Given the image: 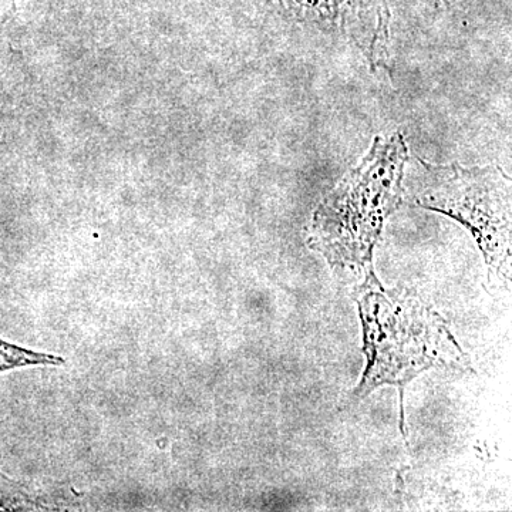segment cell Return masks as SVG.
Returning a JSON list of instances; mask_svg holds the SVG:
<instances>
[{
  "label": "cell",
  "instance_id": "1",
  "mask_svg": "<svg viewBox=\"0 0 512 512\" xmlns=\"http://www.w3.org/2000/svg\"><path fill=\"white\" fill-rule=\"evenodd\" d=\"M356 301L367 366L353 397L362 400L377 387L396 386L404 426V389L414 377L439 367L463 372L470 363L439 313L412 292L386 291L372 268L357 288Z\"/></svg>",
  "mask_w": 512,
  "mask_h": 512
},
{
  "label": "cell",
  "instance_id": "2",
  "mask_svg": "<svg viewBox=\"0 0 512 512\" xmlns=\"http://www.w3.org/2000/svg\"><path fill=\"white\" fill-rule=\"evenodd\" d=\"M407 163L402 134L376 137L367 156L316 208L308 239L312 249L338 268H372L384 221L402 204Z\"/></svg>",
  "mask_w": 512,
  "mask_h": 512
},
{
  "label": "cell",
  "instance_id": "3",
  "mask_svg": "<svg viewBox=\"0 0 512 512\" xmlns=\"http://www.w3.org/2000/svg\"><path fill=\"white\" fill-rule=\"evenodd\" d=\"M409 194L413 204L470 229L487 265L510 279L511 180L501 168L436 165L414 157Z\"/></svg>",
  "mask_w": 512,
  "mask_h": 512
},
{
  "label": "cell",
  "instance_id": "4",
  "mask_svg": "<svg viewBox=\"0 0 512 512\" xmlns=\"http://www.w3.org/2000/svg\"><path fill=\"white\" fill-rule=\"evenodd\" d=\"M291 18L348 33L373 69H389L387 0H279Z\"/></svg>",
  "mask_w": 512,
  "mask_h": 512
},
{
  "label": "cell",
  "instance_id": "5",
  "mask_svg": "<svg viewBox=\"0 0 512 512\" xmlns=\"http://www.w3.org/2000/svg\"><path fill=\"white\" fill-rule=\"evenodd\" d=\"M63 363V357L33 352V350L19 348L5 340H0V373L16 369V367L60 366Z\"/></svg>",
  "mask_w": 512,
  "mask_h": 512
},
{
  "label": "cell",
  "instance_id": "6",
  "mask_svg": "<svg viewBox=\"0 0 512 512\" xmlns=\"http://www.w3.org/2000/svg\"><path fill=\"white\" fill-rule=\"evenodd\" d=\"M434 2H440V0H434Z\"/></svg>",
  "mask_w": 512,
  "mask_h": 512
}]
</instances>
